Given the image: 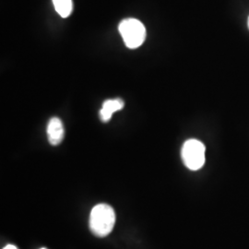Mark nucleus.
Returning a JSON list of instances; mask_svg holds the SVG:
<instances>
[{"instance_id":"f257e3e1","label":"nucleus","mask_w":249,"mask_h":249,"mask_svg":"<svg viewBox=\"0 0 249 249\" xmlns=\"http://www.w3.org/2000/svg\"><path fill=\"white\" fill-rule=\"evenodd\" d=\"M116 223V213L114 209L107 204L96 205L90 212L89 228L99 237L108 235Z\"/></svg>"},{"instance_id":"f03ea898","label":"nucleus","mask_w":249,"mask_h":249,"mask_svg":"<svg viewBox=\"0 0 249 249\" xmlns=\"http://www.w3.org/2000/svg\"><path fill=\"white\" fill-rule=\"evenodd\" d=\"M119 33L127 48L135 49L142 45L146 39V28L137 18H125L118 27Z\"/></svg>"},{"instance_id":"7ed1b4c3","label":"nucleus","mask_w":249,"mask_h":249,"mask_svg":"<svg viewBox=\"0 0 249 249\" xmlns=\"http://www.w3.org/2000/svg\"><path fill=\"white\" fill-rule=\"evenodd\" d=\"M205 151L206 148L203 143L197 140H188L182 147V160L188 169L199 170L204 165Z\"/></svg>"},{"instance_id":"20e7f679","label":"nucleus","mask_w":249,"mask_h":249,"mask_svg":"<svg viewBox=\"0 0 249 249\" xmlns=\"http://www.w3.org/2000/svg\"><path fill=\"white\" fill-rule=\"evenodd\" d=\"M46 132H47L48 141L51 145L56 146L60 144L62 142L64 136H65V129H64L62 121L57 117L51 118L47 124Z\"/></svg>"},{"instance_id":"39448f33","label":"nucleus","mask_w":249,"mask_h":249,"mask_svg":"<svg viewBox=\"0 0 249 249\" xmlns=\"http://www.w3.org/2000/svg\"><path fill=\"white\" fill-rule=\"evenodd\" d=\"M124 101L122 99H110L107 100L99 113L100 118L103 122H108L114 113L124 108Z\"/></svg>"},{"instance_id":"423d86ee","label":"nucleus","mask_w":249,"mask_h":249,"mask_svg":"<svg viewBox=\"0 0 249 249\" xmlns=\"http://www.w3.org/2000/svg\"><path fill=\"white\" fill-rule=\"evenodd\" d=\"M53 4L56 12L62 18H68L71 14L73 10L72 0H53Z\"/></svg>"},{"instance_id":"0eeeda50","label":"nucleus","mask_w":249,"mask_h":249,"mask_svg":"<svg viewBox=\"0 0 249 249\" xmlns=\"http://www.w3.org/2000/svg\"><path fill=\"white\" fill-rule=\"evenodd\" d=\"M4 249H18L15 246H12V245H8L7 247H5Z\"/></svg>"},{"instance_id":"6e6552de","label":"nucleus","mask_w":249,"mask_h":249,"mask_svg":"<svg viewBox=\"0 0 249 249\" xmlns=\"http://www.w3.org/2000/svg\"><path fill=\"white\" fill-rule=\"evenodd\" d=\"M248 23H249V21H248Z\"/></svg>"},{"instance_id":"1a4fd4ad","label":"nucleus","mask_w":249,"mask_h":249,"mask_svg":"<svg viewBox=\"0 0 249 249\" xmlns=\"http://www.w3.org/2000/svg\"></svg>"}]
</instances>
